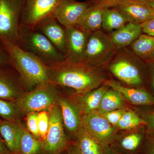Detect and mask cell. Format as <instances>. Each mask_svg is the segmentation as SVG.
Here are the masks:
<instances>
[{
	"label": "cell",
	"mask_w": 154,
	"mask_h": 154,
	"mask_svg": "<svg viewBox=\"0 0 154 154\" xmlns=\"http://www.w3.org/2000/svg\"><path fill=\"white\" fill-rule=\"evenodd\" d=\"M102 69L85 62H75L66 58L48 66V82L56 86L73 89L78 96L99 88L109 79Z\"/></svg>",
	"instance_id": "cell-1"
},
{
	"label": "cell",
	"mask_w": 154,
	"mask_h": 154,
	"mask_svg": "<svg viewBox=\"0 0 154 154\" xmlns=\"http://www.w3.org/2000/svg\"><path fill=\"white\" fill-rule=\"evenodd\" d=\"M2 42L11 65L27 88H33L48 82V66L32 54L25 51L15 43Z\"/></svg>",
	"instance_id": "cell-2"
},
{
	"label": "cell",
	"mask_w": 154,
	"mask_h": 154,
	"mask_svg": "<svg viewBox=\"0 0 154 154\" xmlns=\"http://www.w3.org/2000/svg\"><path fill=\"white\" fill-rule=\"evenodd\" d=\"M16 44L25 51L36 56L47 66L58 63L66 58L46 36L34 29L21 26Z\"/></svg>",
	"instance_id": "cell-3"
},
{
	"label": "cell",
	"mask_w": 154,
	"mask_h": 154,
	"mask_svg": "<svg viewBox=\"0 0 154 154\" xmlns=\"http://www.w3.org/2000/svg\"><path fill=\"white\" fill-rule=\"evenodd\" d=\"M59 96L56 86L47 82L36 86L30 92L23 93L15 102L22 113L48 111L57 104Z\"/></svg>",
	"instance_id": "cell-4"
},
{
	"label": "cell",
	"mask_w": 154,
	"mask_h": 154,
	"mask_svg": "<svg viewBox=\"0 0 154 154\" xmlns=\"http://www.w3.org/2000/svg\"><path fill=\"white\" fill-rule=\"evenodd\" d=\"M109 35L99 30L91 33L84 62L104 69L108 67L117 51Z\"/></svg>",
	"instance_id": "cell-5"
},
{
	"label": "cell",
	"mask_w": 154,
	"mask_h": 154,
	"mask_svg": "<svg viewBox=\"0 0 154 154\" xmlns=\"http://www.w3.org/2000/svg\"><path fill=\"white\" fill-rule=\"evenodd\" d=\"M25 0H0V40L17 43Z\"/></svg>",
	"instance_id": "cell-6"
},
{
	"label": "cell",
	"mask_w": 154,
	"mask_h": 154,
	"mask_svg": "<svg viewBox=\"0 0 154 154\" xmlns=\"http://www.w3.org/2000/svg\"><path fill=\"white\" fill-rule=\"evenodd\" d=\"M49 125L46 137L41 142L42 149L48 154H60L71 144L65 133L62 116L58 103L48 111Z\"/></svg>",
	"instance_id": "cell-7"
},
{
	"label": "cell",
	"mask_w": 154,
	"mask_h": 154,
	"mask_svg": "<svg viewBox=\"0 0 154 154\" xmlns=\"http://www.w3.org/2000/svg\"><path fill=\"white\" fill-rule=\"evenodd\" d=\"M117 50L110 62L108 69L118 79L130 85H139L142 83L139 70L126 51Z\"/></svg>",
	"instance_id": "cell-8"
},
{
	"label": "cell",
	"mask_w": 154,
	"mask_h": 154,
	"mask_svg": "<svg viewBox=\"0 0 154 154\" xmlns=\"http://www.w3.org/2000/svg\"><path fill=\"white\" fill-rule=\"evenodd\" d=\"M62 0H25L21 26L33 29L42 20L52 16Z\"/></svg>",
	"instance_id": "cell-9"
},
{
	"label": "cell",
	"mask_w": 154,
	"mask_h": 154,
	"mask_svg": "<svg viewBox=\"0 0 154 154\" xmlns=\"http://www.w3.org/2000/svg\"><path fill=\"white\" fill-rule=\"evenodd\" d=\"M83 125L94 137L107 147L115 140L118 129L97 111L84 114Z\"/></svg>",
	"instance_id": "cell-10"
},
{
	"label": "cell",
	"mask_w": 154,
	"mask_h": 154,
	"mask_svg": "<svg viewBox=\"0 0 154 154\" xmlns=\"http://www.w3.org/2000/svg\"><path fill=\"white\" fill-rule=\"evenodd\" d=\"M91 4L75 0H62L54 9L52 16L65 28L75 27Z\"/></svg>",
	"instance_id": "cell-11"
},
{
	"label": "cell",
	"mask_w": 154,
	"mask_h": 154,
	"mask_svg": "<svg viewBox=\"0 0 154 154\" xmlns=\"http://www.w3.org/2000/svg\"><path fill=\"white\" fill-rule=\"evenodd\" d=\"M23 86L25 87L12 65L0 64V99L16 102L23 94Z\"/></svg>",
	"instance_id": "cell-12"
},
{
	"label": "cell",
	"mask_w": 154,
	"mask_h": 154,
	"mask_svg": "<svg viewBox=\"0 0 154 154\" xmlns=\"http://www.w3.org/2000/svg\"><path fill=\"white\" fill-rule=\"evenodd\" d=\"M65 29L66 59L75 62H84L88 40L92 33L75 26Z\"/></svg>",
	"instance_id": "cell-13"
},
{
	"label": "cell",
	"mask_w": 154,
	"mask_h": 154,
	"mask_svg": "<svg viewBox=\"0 0 154 154\" xmlns=\"http://www.w3.org/2000/svg\"><path fill=\"white\" fill-rule=\"evenodd\" d=\"M33 29L42 33L61 53L66 56L65 29L52 15L42 20Z\"/></svg>",
	"instance_id": "cell-14"
},
{
	"label": "cell",
	"mask_w": 154,
	"mask_h": 154,
	"mask_svg": "<svg viewBox=\"0 0 154 154\" xmlns=\"http://www.w3.org/2000/svg\"><path fill=\"white\" fill-rule=\"evenodd\" d=\"M58 104L61 110L64 126L74 137L83 127L84 115L74 99L60 97Z\"/></svg>",
	"instance_id": "cell-15"
},
{
	"label": "cell",
	"mask_w": 154,
	"mask_h": 154,
	"mask_svg": "<svg viewBox=\"0 0 154 154\" xmlns=\"http://www.w3.org/2000/svg\"><path fill=\"white\" fill-rule=\"evenodd\" d=\"M146 141L142 134L133 131L117 136L109 147L122 154H140Z\"/></svg>",
	"instance_id": "cell-16"
},
{
	"label": "cell",
	"mask_w": 154,
	"mask_h": 154,
	"mask_svg": "<svg viewBox=\"0 0 154 154\" xmlns=\"http://www.w3.org/2000/svg\"><path fill=\"white\" fill-rule=\"evenodd\" d=\"M104 85L118 91L125 99L136 105H154V97L143 89L125 87L119 82L113 79H108Z\"/></svg>",
	"instance_id": "cell-17"
},
{
	"label": "cell",
	"mask_w": 154,
	"mask_h": 154,
	"mask_svg": "<svg viewBox=\"0 0 154 154\" xmlns=\"http://www.w3.org/2000/svg\"><path fill=\"white\" fill-rule=\"evenodd\" d=\"M74 138L73 143L80 154H108L109 147L94 137L83 125Z\"/></svg>",
	"instance_id": "cell-18"
},
{
	"label": "cell",
	"mask_w": 154,
	"mask_h": 154,
	"mask_svg": "<svg viewBox=\"0 0 154 154\" xmlns=\"http://www.w3.org/2000/svg\"><path fill=\"white\" fill-rule=\"evenodd\" d=\"M125 15L130 22L141 24L154 17V11L148 5L122 1L116 6Z\"/></svg>",
	"instance_id": "cell-19"
},
{
	"label": "cell",
	"mask_w": 154,
	"mask_h": 154,
	"mask_svg": "<svg viewBox=\"0 0 154 154\" xmlns=\"http://www.w3.org/2000/svg\"><path fill=\"white\" fill-rule=\"evenodd\" d=\"M140 24L129 22L109 34L110 39L117 49L131 45L141 35Z\"/></svg>",
	"instance_id": "cell-20"
},
{
	"label": "cell",
	"mask_w": 154,
	"mask_h": 154,
	"mask_svg": "<svg viewBox=\"0 0 154 154\" xmlns=\"http://www.w3.org/2000/svg\"><path fill=\"white\" fill-rule=\"evenodd\" d=\"M109 88L108 86L103 85L82 96L77 95L78 98L75 100L83 115L97 111L104 94Z\"/></svg>",
	"instance_id": "cell-21"
},
{
	"label": "cell",
	"mask_w": 154,
	"mask_h": 154,
	"mask_svg": "<svg viewBox=\"0 0 154 154\" xmlns=\"http://www.w3.org/2000/svg\"><path fill=\"white\" fill-rule=\"evenodd\" d=\"M104 9L101 6L91 4L75 27L91 33L100 30Z\"/></svg>",
	"instance_id": "cell-22"
},
{
	"label": "cell",
	"mask_w": 154,
	"mask_h": 154,
	"mask_svg": "<svg viewBox=\"0 0 154 154\" xmlns=\"http://www.w3.org/2000/svg\"><path fill=\"white\" fill-rule=\"evenodd\" d=\"M19 122L0 120V135L11 154H19Z\"/></svg>",
	"instance_id": "cell-23"
},
{
	"label": "cell",
	"mask_w": 154,
	"mask_h": 154,
	"mask_svg": "<svg viewBox=\"0 0 154 154\" xmlns=\"http://www.w3.org/2000/svg\"><path fill=\"white\" fill-rule=\"evenodd\" d=\"M129 22L127 17L116 7L104 9L102 25L103 30L112 32Z\"/></svg>",
	"instance_id": "cell-24"
},
{
	"label": "cell",
	"mask_w": 154,
	"mask_h": 154,
	"mask_svg": "<svg viewBox=\"0 0 154 154\" xmlns=\"http://www.w3.org/2000/svg\"><path fill=\"white\" fill-rule=\"evenodd\" d=\"M19 154H38L42 150L41 141L30 134L19 122Z\"/></svg>",
	"instance_id": "cell-25"
},
{
	"label": "cell",
	"mask_w": 154,
	"mask_h": 154,
	"mask_svg": "<svg viewBox=\"0 0 154 154\" xmlns=\"http://www.w3.org/2000/svg\"><path fill=\"white\" fill-rule=\"evenodd\" d=\"M135 54L143 60L154 61V41L148 35L141 34L131 45Z\"/></svg>",
	"instance_id": "cell-26"
},
{
	"label": "cell",
	"mask_w": 154,
	"mask_h": 154,
	"mask_svg": "<svg viewBox=\"0 0 154 154\" xmlns=\"http://www.w3.org/2000/svg\"><path fill=\"white\" fill-rule=\"evenodd\" d=\"M125 99L118 91L109 88L105 92L97 112L101 114L125 107Z\"/></svg>",
	"instance_id": "cell-27"
},
{
	"label": "cell",
	"mask_w": 154,
	"mask_h": 154,
	"mask_svg": "<svg viewBox=\"0 0 154 154\" xmlns=\"http://www.w3.org/2000/svg\"><path fill=\"white\" fill-rule=\"evenodd\" d=\"M146 125V122L143 118H141L132 110L127 109L116 127L118 130H128Z\"/></svg>",
	"instance_id": "cell-28"
},
{
	"label": "cell",
	"mask_w": 154,
	"mask_h": 154,
	"mask_svg": "<svg viewBox=\"0 0 154 154\" xmlns=\"http://www.w3.org/2000/svg\"><path fill=\"white\" fill-rule=\"evenodd\" d=\"M22 112L16 102L0 99V117L2 119L14 122L20 121Z\"/></svg>",
	"instance_id": "cell-29"
},
{
	"label": "cell",
	"mask_w": 154,
	"mask_h": 154,
	"mask_svg": "<svg viewBox=\"0 0 154 154\" xmlns=\"http://www.w3.org/2000/svg\"><path fill=\"white\" fill-rule=\"evenodd\" d=\"M37 123L40 141L42 142L46 137L49 128V117L48 111H42L38 112Z\"/></svg>",
	"instance_id": "cell-30"
},
{
	"label": "cell",
	"mask_w": 154,
	"mask_h": 154,
	"mask_svg": "<svg viewBox=\"0 0 154 154\" xmlns=\"http://www.w3.org/2000/svg\"><path fill=\"white\" fill-rule=\"evenodd\" d=\"M38 112H31L27 114L26 117L27 129L36 139L40 140L38 133L37 115Z\"/></svg>",
	"instance_id": "cell-31"
},
{
	"label": "cell",
	"mask_w": 154,
	"mask_h": 154,
	"mask_svg": "<svg viewBox=\"0 0 154 154\" xmlns=\"http://www.w3.org/2000/svg\"><path fill=\"white\" fill-rule=\"evenodd\" d=\"M127 109L123 107L121 109L106 112L102 114L110 124L113 126L116 127Z\"/></svg>",
	"instance_id": "cell-32"
},
{
	"label": "cell",
	"mask_w": 154,
	"mask_h": 154,
	"mask_svg": "<svg viewBox=\"0 0 154 154\" xmlns=\"http://www.w3.org/2000/svg\"><path fill=\"white\" fill-rule=\"evenodd\" d=\"M122 1V0H87V2L98 5L105 8L115 7Z\"/></svg>",
	"instance_id": "cell-33"
},
{
	"label": "cell",
	"mask_w": 154,
	"mask_h": 154,
	"mask_svg": "<svg viewBox=\"0 0 154 154\" xmlns=\"http://www.w3.org/2000/svg\"><path fill=\"white\" fill-rule=\"evenodd\" d=\"M140 25L143 32L146 35L154 37V17Z\"/></svg>",
	"instance_id": "cell-34"
},
{
	"label": "cell",
	"mask_w": 154,
	"mask_h": 154,
	"mask_svg": "<svg viewBox=\"0 0 154 154\" xmlns=\"http://www.w3.org/2000/svg\"><path fill=\"white\" fill-rule=\"evenodd\" d=\"M0 64L11 65L10 56L8 51L6 50L1 40H0Z\"/></svg>",
	"instance_id": "cell-35"
},
{
	"label": "cell",
	"mask_w": 154,
	"mask_h": 154,
	"mask_svg": "<svg viewBox=\"0 0 154 154\" xmlns=\"http://www.w3.org/2000/svg\"><path fill=\"white\" fill-rule=\"evenodd\" d=\"M140 154H154V135L146 140Z\"/></svg>",
	"instance_id": "cell-36"
},
{
	"label": "cell",
	"mask_w": 154,
	"mask_h": 154,
	"mask_svg": "<svg viewBox=\"0 0 154 154\" xmlns=\"http://www.w3.org/2000/svg\"><path fill=\"white\" fill-rule=\"evenodd\" d=\"M146 122V125L148 129V131L149 134L154 135V110L150 113H148L143 118Z\"/></svg>",
	"instance_id": "cell-37"
},
{
	"label": "cell",
	"mask_w": 154,
	"mask_h": 154,
	"mask_svg": "<svg viewBox=\"0 0 154 154\" xmlns=\"http://www.w3.org/2000/svg\"><path fill=\"white\" fill-rule=\"evenodd\" d=\"M0 154H11L1 135H0Z\"/></svg>",
	"instance_id": "cell-38"
},
{
	"label": "cell",
	"mask_w": 154,
	"mask_h": 154,
	"mask_svg": "<svg viewBox=\"0 0 154 154\" xmlns=\"http://www.w3.org/2000/svg\"><path fill=\"white\" fill-rule=\"evenodd\" d=\"M67 150V154H80L73 143L70 145Z\"/></svg>",
	"instance_id": "cell-39"
},
{
	"label": "cell",
	"mask_w": 154,
	"mask_h": 154,
	"mask_svg": "<svg viewBox=\"0 0 154 154\" xmlns=\"http://www.w3.org/2000/svg\"><path fill=\"white\" fill-rule=\"evenodd\" d=\"M151 1L152 0H122L121 2L126 1V2H134L141 3V4H147Z\"/></svg>",
	"instance_id": "cell-40"
},
{
	"label": "cell",
	"mask_w": 154,
	"mask_h": 154,
	"mask_svg": "<svg viewBox=\"0 0 154 154\" xmlns=\"http://www.w3.org/2000/svg\"><path fill=\"white\" fill-rule=\"evenodd\" d=\"M108 154H122L114 150L109 147V149H108Z\"/></svg>",
	"instance_id": "cell-41"
},
{
	"label": "cell",
	"mask_w": 154,
	"mask_h": 154,
	"mask_svg": "<svg viewBox=\"0 0 154 154\" xmlns=\"http://www.w3.org/2000/svg\"><path fill=\"white\" fill-rule=\"evenodd\" d=\"M146 5H148L154 11V0H152L151 2H149L148 3L146 4Z\"/></svg>",
	"instance_id": "cell-42"
},
{
	"label": "cell",
	"mask_w": 154,
	"mask_h": 154,
	"mask_svg": "<svg viewBox=\"0 0 154 154\" xmlns=\"http://www.w3.org/2000/svg\"><path fill=\"white\" fill-rule=\"evenodd\" d=\"M152 85L154 90V69L153 72L152 77Z\"/></svg>",
	"instance_id": "cell-43"
},
{
	"label": "cell",
	"mask_w": 154,
	"mask_h": 154,
	"mask_svg": "<svg viewBox=\"0 0 154 154\" xmlns=\"http://www.w3.org/2000/svg\"><path fill=\"white\" fill-rule=\"evenodd\" d=\"M150 37V38H152V40H153L154 41V37H152V36H149Z\"/></svg>",
	"instance_id": "cell-44"
},
{
	"label": "cell",
	"mask_w": 154,
	"mask_h": 154,
	"mask_svg": "<svg viewBox=\"0 0 154 154\" xmlns=\"http://www.w3.org/2000/svg\"><path fill=\"white\" fill-rule=\"evenodd\" d=\"M2 118H1V117H0V120H1V119H2Z\"/></svg>",
	"instance_id": "cell-45"
}]
</instances>
